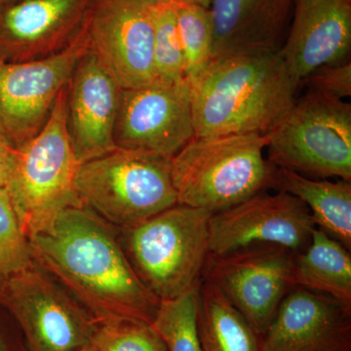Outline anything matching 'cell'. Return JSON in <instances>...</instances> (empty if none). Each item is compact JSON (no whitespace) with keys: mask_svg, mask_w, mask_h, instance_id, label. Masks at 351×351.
<instances>
[{"mask_svg":"<svg viewBox=\"0 0 351 351\" xmlns=\"http://www.w3.org/2000/svg\"><path fill=\"white\" fill-rule=\"evenodd\" d=\"M32 261L61 284L98 324L152 323L160 300L126 257L119 230L87 207H71L29 239Z\"/></svg>","mask_w":351,"mask_h":351,"instance_id":"1","label":"cell"},{"mask_svg":"<svg viewBox=\"0 0 351 351\" xmlns=\"http://www.w3.org/2000/svg\"><path fill=\"white\" fill-rule=\"evenodd\" d=\"M297 89L279 49L217 58L191 87L195 137L267 135L294 105Z\"/></svg>","mask_w":351,"mask_h":351,"instance_id":"2","label":"cell"},{"mask_svg":"<svg viewBox=\"0 0 351 351\" xmlns=\"http://www.w3.org/2000/svg\"><path fill=\"white\" fill-rule=\"evenodd\" d=\"M267 135L193 138L171 158L178 204L225 211L274 189L278 168L263 156Z\"/></svg>","mask_w":351,"mask_h":351,"instance_id":"3","label":"cell"},{"mask_svg":"<svg viewBox=\"0 0 351 351\" xmlns=\"http://www.w3.org/2000/svg\"><path fill=\"white\" fill-rule=\"evenodd\" d=\"M68 85L60 92L45 125L17 147L6 186L27 240L49 230L58 216L84 206L75 189L76 160L66 121Z\"/></svg>","mask_w":351,"mask_h":351,"instance_id":"4","label":"cell"},{"mask_svg":"<svg viewBox=\"0 0 351 351\" xmlns=\"http://www.w3.org/2000/svg\"><path fill=\"white\" fill-rule=\"evenodd\" d=\"M205 210L177 204L132 228L119 230L126 257L145 287L159 300L197 287L210 255Z\"/></svg>","mask_w":351,"mask_h":351,"instance_id":"5","label":"cell"},{"mask_svg":"<svg viewBox=\"0 0 351 351\" xmlns=\"http://www.w3.org/2000/svg\"><path fill=\"white\" fill-rule=\"evenodd\" d=\"M75 189L82 204L119 230L178 204L171 158L117 147L80 164Z\"/></svg>","mask_w":351,"mask_h":351,"instance_id":"6","label":"cell"},{"mask_svg":"<svg viewBox=\"0 0 351 351\" xmlns=\"http://www.w3.org/2000/svg\"><path fill=\"white\" fill-rule=\"evenodd\" d=\"M267 136V158L277 168L351 182L350 103L309 90Z\"/></svg>","mask_w":351,"mask_h":351,"instance_id":"7","label":"cell"},{"mask_svg":"<svg viewBox=\"0 0 351 351\" xmlns=\"http://www.w3.org/2000/svg\"><path fill=\"white\" fill-rule=\"evenodd\" d=\"M0 306L15 320L27 351H76L90 345L96 320L34 262L2 281Z\"/></svg>","mask_w":351,"mask_h":351,"instance_id":"8","label":"cell"},{"mask_svg":"<svg viewBox=\"0 0 351 351\" xmlns=\"http://www.w3.org/2000/svg\"><path fill=\"white\" fill-rule=\"evenodd\" d=\"M89 50L85 20L75 38L56 54L20 63L0 62V133L13 147L41 131L60 92Z\"/></svg>","mask_w":351,"mask_h":351,"instance_id":"9","label":"cell"},{"mask_svg":"<svg viewBox=\"0 0 351 351\" xmlns=\"http://www.w3.org/2000/svg\"><path fill=\"white\" fill-rule=\"evenodd\" d=\"M295 255L271 245L209 255L202 278L213 284L261 337L294 287Z\"/></svg>","mask_w":351,"mask_h":351,"instance_id":"10","label":"cell"},{"mask_svg":"<svg viewBox=\"0 0 351 351\" xmlns=\"http://www.w3.org/2000/svg\"><path fill=\"white\" fill-rule=\"evenodd\" d=\"M316 226L306 204L284 191H263L209 221L210 255L250 246L283 247L295 254L306 250Z\"/></svg>","mask_w":351,"mask_h":351,"instance_id":"11","label":"cell"},{"mask_svg":"<svg viewBox=\"0 0 351 351\" xmlns=\"http://www.w3.org/2000/svg\"><path fill=\"white\" fill-rule=\"evenodd\" d=\"M195 138L191 87L156 80L122 89L114 128L117 147L172 158Z\"/></svg>","mask_w":351,"mask_h":351,"instance_id":"12","label":"cell"},{"mask_svg":"<svg viewBox=\"0 0 351 351\" xmlns=\"http://www.w3.org/2000/svg\"><path fill=\"white\" fill-rule=\"evenodd\" d=\"M86 25L90 51L121 89L157 80L151 7L132 0H95Z\"/></svg>","mask_w":351,"mask_h":351,"instance_id":"13","label":"cell"},{"mask_svg":"<svg viewBox=\"0 0 351 351\" xmlns=\"http://www.w3.org/2000/svg\"><path fill=\"white\" fill-rule=\"evenodd\" d=\"M95 0H19L0 7V62L56 54L80 31Z\"/></svg>","mask_w":351,"mask_h":351,"instance_id":"14","label":"cell"},{"mask_svg":"<svg viewBox=\"0 0 351 351\" xmlns=\"http://www.w3.org/2000/svg\"><path fill=\"white\" fill-rule=\"evenodd\" d=\"M261 351H351V311L329 295L295 286L261 336Z\"/></svg>","mask_w":351,"mask_h":351,"instance_id":"15","label":"cell"},{"mask_svg":"<svg viewBox=\"0 0 351 351\" xmlns=\"http://www.w3.org/2000/svg\"><path fill=\"white\" fill-rule=\"evenodd\" d=\"M121 90L89 50L76 66L66 92L68 131L78 163L117 149L114 128Z\"/></svg>","mask_w":351,"mask_h":351,"instance_id":"16","label":"cell"},{"mask_svg":"<svg viewBox=\"0 0 351 351\" xmlns=\"http://www.w3.org/2000/svg\"><path fill=\"white\" fill-rule=\"evenodd\" d=\"M351 49V0H295L294 22L279 48L295 86L316 69L346 63Z\"/></svg>","mask_w":351,"mask_h":351,"instance_id":"17","label":"cell"},{"mask_svg":"<svg viewBox=\"0 0 351 351\" xmlns=\"http://www.w3.org/2000/svg\"><path fill=\"white\" fill-rule=\"evenodd\" d=\"M292 0H211L213 55L217 58L278 50Z\"/></svg>","mask_w":351,"mask_h":351,"instance_id":"18","label":"cell"},{"mask_svg":"<svg viewBox=\"0 0 351 351\" xmlns=\"http://www.w3.org/2000/svg\"><path fill=\"white\" fill-rule=\"evenodd\" d=\"M274 189L302 200L316 228L351 250V182L309 179L278 168Z\"/></svg>","mask_w":351,"mask_h":351,"instance_id":"19","label":"cell"},{"mask_svg":"<svg viewBox=\"0 0 351 351\" xmlns=\"http://www.w3.org/2000/svg\"><path fill=\"white\" fill-rule=\"evenodd\" d=\"M293 283L329 295L351 311L350 251L316 228L306 250L295 255Z\"/></svg>","mask_w":351,"mask_h":351,"instance_id":"20","label":"cell"},{"mask_svg":"<svg viewBox=\"0 0 351 351\" xmlns=\"http://www.w3.org/2000/svg\"><path fill=\"white\" fill-rule=\"evenodd\" d=\"M196 323L202 351H261L260 335L204 278L198 286Z\"/></svg>","mask_w":351,"mask_h":351,"instance_id":"21","label":"cell"},{"mask_svg":"<svg viewBox=\"0 0 351 351\" xmlns=\"http://www.w3.org/2000/svg\"><path fill=\"white\" fill-rule=\"evenodd\" d=\"M184 55V78L193 87L212 63L213 25L209 8L196 1L175 6Z\"/></svg>","mask_w":351,"mask_h":351,"instance_id":"22","label":"cell"},{"mask_svg":"<svg viewBox=\"0 0 351 351\" xmlns=\"http://www.w3.org/2000/svg\"><path fill=\"white\" fill-rule=\"evenodd\" d=\"M198 286L175 299L159 302L152 325L167 351H202L196 323Z\"/></svg>","mask_w":351,"mask_h":351,"instance_id":"23","label":"cell"},{"mask_svg":"<svg viewBox=\"0 0 351 351\" xmlns=\"http://www.w3.org/2000/svg\"><path fill=\"white\" fill-rule=\"evenodd\" d=\"M154 27V66L157 80L182 83L184 78V62L175 6L151 7Z\"/></svg>","mask_w":351,"mask_h":351,"instance_id":"24","label":"cell"},{"mask_svg":"<svg viewBox=\"0 0 351 351\" xmlns=\"http://www.w3.org/2000/svg\"><path fill=\"white\" fill-rule=\"evenodd\" d=\"M90 346L95 351H167L152 323L138 320L97 324Z\"/></svg>","mask_w":351,"mask_h":351,"instance_id":"25","label":"cell"},{"mask_svg":"<svg viewBox=\"0 0 351 351\" xmlns=\"http://www.w3.org/2000/svg\"><path fill=\"white\" fill-rule=\"evenodd\" d=\"M32 265L29 240L5 189H0V283Z\"/></svg>","mask_w":351,"mask_h":351,"instance_id":"26","label":"cell"},{"mask_svg":"<svg viewBox=\"0 0 351 351\" xmlns=\"http://www.w3.org/2000/svg\"><path fill=\"white\" fill-rule=\"evenodd\" d=\"M302 83H304L309 90L339 100L348 98L351 95L350 62L322 66L306 76Z\"/></svg>","mask_w":351,"mask_h":351,"instance_id":"27","label":"cell"},{"mask_svg":"<svg viewBox=\"0 0 351 351\" xmlns=\"http://www.w3.org/2000/svg\"><path fill=\"white\" fill-rule=\"evenodd\" d=\"M17 149L0 133V189H5L15 162Z\"/></svg>","mask_w":351,"mask_h":351,"instance_id":"28","label":"cell"},{"mask_svg":"<svg viewBox=\"0 0 351 351\" xmlns=\"http://www.w3.org/2000/svg\"><path fill=\"white\" fill-rule=\"evenodd\" d=\"M132 1L137 2V3L142 4V5L156 7L162 5L177 6L179 4L186 3V2H197V0H132Z\"/></svg>","mask_w":351,"mask_h":351,"instance_id":"29","label":"cell"},{"mask_svg":"<svg viewBox=\"0 0 351 351\" xmlns=\"http://www.w3.org/2000/svg\"><path fill=\"white\" fill-rule=\"evenodd\" d=\"M0 351H27V350L25 346L22 350H19L17 346H14V343L9 338L8 335L0 330Z\"/></svg>","mask_w":351,"mask_h":351,"instance_id":"30","label":"cell"},{"mask_svg":"<svg viewBox=\"0 0 351 351\" xmlns=\"http://www.w3.org/2000/svg\"><path fill=\"white\" fill-rule=\"evenodd\" d=\"M17 1H19V0H0V7L8 5V4Z\"/></svg>","mask_w":351,"mask_h":351,"instance_id":"31","label":"cell"},{"mask_svg":"<svg viewBox=\"0 0 351 351\" xmlns=\"http://www.w3.org/2000/svg\"><path fill=\"white\" fill-rule=\"evenodd\" d=\"M197 1L198 3L201 4V5L209 8L210 2H211V0H197Z\"/></svg>","mask_w":351,"mask_h":351,"instance_id":"32","label":"cell"},{"mask_svg":"<svg viewBox=\"0 0 351 351\" xmlns=\"http://www.w3.org/2000/svg\"><path fill=\"white\" fill-rule=\"evenodd\" d=\"M76 351H95L93 348H91V346H85V348H80V350Z\"/></svg>","mask_w":351,"mask_h":351,"instance_id":"33","label":"cell"},{"mask_svg":"<svg viewBox=\"0 0 351 351\" xmlns=\"http://www.w3.org/2000/svg\"><path fill=\"white\" fill-rule=\"evenodd\" d=\"M0 286H1V283H0Z\"/></svg>","mask_w":351,"mask_h":351,"instance_id":"34","label":"cell"},{"mask_svg":"<svg viewBox=\"0 0 351 351\" xmlns=\"http://www.w3.org/2000/svg\"><path fill=\"white\" fill-rule=\"evenodd\" d=\"M198 2V1H197Z\"/></svg>","mask_w":351,"mask_h":351,"instance_id":"35","label":"cell"}]
</instances>
